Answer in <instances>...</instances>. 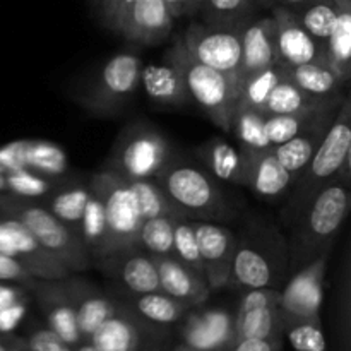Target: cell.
Returning <instances> with one entry per match:
<instances>
[{
    "label": "cell",
    "mask_w": 351,
    "mask_h": 351,
    "mask_svg": "<svg viewBox=\"0 0 351 351\" xmlns=\"http://www.w3.org/2000/svg\"><path fill=\"white\" fill-rule=\"evenodd\" d=\"M336 180H351V101L345 95L324 141L307 165L295 175L281 219L288 230L315 195Z\"/></svg>",
    "instance_id": "cell-1"
},
{
    "label": "cell",
    "mask_w": 351,
    "mask_h": 351,
    "mask_svg": "<svg viewBox=\"0 0 351 351\" xmlns=\"http://www.w3.org/2000/svg\"><path fill=\"white\" fill-rule=\"evenodd\" d=\"M350 182L336 180L322 189L293 223L288 239V274L335 247L336 235L350 211Z\"/></svg>",
    "instance_id": "cell-2"
},
{
    "label": "cell",
    "mask_w": 351,
    "mask_h": 351,
    "mask_svg": "<svg viewBox=\"0 0 351 351\" xmlns=\"http://www.w3.org/2000/svg\"><path fill=\"white\" fill-rule=\"evenodd\" d=\"M288 276V240L278 226L254 221L237 239L230 288L239 291L278 288Z\"/></svg>",
    "instance_id": "cell-3"
},
{
    "label": "cell",
    "mask_w": 351,
    "mask_h": 351,
    "mask_svg": "<svg viewBox=\"0 0 351 351\" xmlns=\"http://www.w3.org/2000/svg\"><path fill=\"white\" fill-rule=\"evenodd\" d=\"M154 180L187 219L218 223L235 215L218 180L191 161L171 156Z\"/></svg>",
    "instance_id": "cell-4"
},
{
    "label": "cell",
    "mask_w": 351,
    "mask_h": 351,
    "mask_svg": "<svg viewBox=\"0 0 351 351\" xmlns=\"http://www.w3.org/2000/svg\"><path fill=\"white\" fill-rule=\"evenodd\" d=\"M168 53L180 65L191 99L197 103L199 108L221 132L230 134L232 117L239 101V75L226 74V72H219L208 65L199 64L189 55L182 40H177Z\"/></svg>",
    "instance_id": "cell-5"
},
{
    "label": "cell",
    "mask_w": 351,
    "mask_h": 351,
    "mask_svg": "<svg viewBox=\"0 0 351 351\" xmlns=\"http://www.w3.org/2000/svg\"><path fill=\"white\" fill-rule=\"evenodd\" d=\"M171 156L170 143L156 127L134 122L120 130L103 167L125 180H149L161 173Z\"/></svg>",
    "instance_id": "cell-6"
},
{
    "label": "cell",
    "mask_w": 351,
    "mask_h": 351,
    "mask_svg": "<svg viewBox=\"0 0 351 351\" xmlns=\"http://www.w3.org/2000/svg\"><path fill=\"white\" fill-rule=\"evenodd\" d=\"M0 216L16 218L36 237L45 250L60 261L71 273H86L93 263L81 237L55 218L41 202L26 201L9 195Z\"/></svg>",
    "instance_id": "cell-7"
},
{
    "label": "cell",
    "mask_w": 351,
    "mask_h": 351,
    "mask_svg": "<svg viewBox=\"0 0 351 351\" xmlns=\"http://www.w3.org/2000/svg\"><path fill=\"white\" fill-rule=\"evenodd\" d=\"M89 184L99 194L108 223V256L136 249L143 216L130 185L110 168L101 167L89 175Z\"/></svg>",
    "instance_id": "cell-8"
},
{
    "label": "cell",
    "mask_w": 351,
    "mask_h": 351,
    "mask_svg": "<svg viewBox=\"0 0 351 351\" xmlns=\"http://www.w3.org/2000/svg\"><path fill=\"white\" fill-rule=\"evenodd\" d=\"M143 60L132 51H120L103 64L86 93L82 105L96 117H115L132 99L141 86Z\"/></svg>",
    "instance_id": "cell-9"
},
{
    "label": "cell",
    "mask_w": 351,
    "mask_h": 351,
    "mask_svg": "<svg viewBox=\"0 0 351 351\" xmlns=\"http://www.w3.org/2000/svg\"><path fill=\"white\" fill-rule=\"evenodd\" d=\"M240 26L242 24L192 23L180 40L199 64L239 75L242 58Z\"/></svg>",
    "instance_id": "cell-10"
},
{
    "label": "cell",
    "mask_w": 351,
    "mask_h": 351,
    "mask_svg": "<svg viewBox=\"0 0 351 351\" xmlns=\"http://www.w3.org/2000/svg\"><path fill=\"white\" fill-rule=\"evenodd\" d=\"M331 249H326L304 267L295 271L291 280L280 290L281 319L290 321H321L324 300V281Z\"/></svg>",
    "instance_id": "cell-11"
},
{
    "label": "cell",
    "mask_w": 351,
    "mask_h": 351,
    "mask_svg": "<svg viewBox=\"0 0 351 351\" xmlns=\"http://www.w3.org/2000/svg\"><path fill=\"white\" fill-rule=\"evenodd\" d=\"M0 252L17 261L33 278L62 280L72 274L60 261L45 250L19 219L10 216H0Z\"/></svg>",
    "instance_id": "cell-12"
},
{
    "label": "cell",
    "mask_w": 351,
    "mask_h": 351,
    "mask_svg": "<svg viewBox=\"0 0 351 351\" xmlns=\"http://www.w3.org/2000/svg\"><path fill=\"white\" fill-rule=\"evenodd\" d=\"M233 319L235 338L242 339H276L281 331L280 290L278 288H256L240 291Z\"/></svg>",
    "instance_id": "cell-13"
},
{
    "label": "cell",
    "mask_w": 351,
    "mask_h": 351,
    "mask_svg": "<svg viewBox=\"0 0 351 351\" xmlns=\"http://www.w3.org/2000/svg\"><path fill=\"white\" fill-rule=\"evenodd\" d=\"M182 345L195 351H232L235 346L233 312L221 307H191L182 317Z\"/></svg>",
    "instance_id": "cell-14"
},
{
    "label": "cell",
    "mask_w": 351,
    "mask_h": 351,
    "mask_svg": "<svg viewBox=\"0 0 351 351\" xmlns=\"http://www.w3.org/2000/svg\"><path fill=\"white\" fill-rule=\"evenodd\" d=\"M24 287L29 291V297L40 307L41 315L45 319V326L48 329H51L58 338L64 339L72 348L84 341L81 331H79L74 305L69 298L62 280L33 278Z\"/></svg>",
    "instance_id": "cell-15"
},
{
    "label": "cell",
    "mask_w": 351,
    "mask_h": 351,
    "mask_svg": "<svg viewBox=\"0 0 351 351\" xmlns=\"http://www.w3.org/2000/svg\"><path fill=\"white\" fill-rule=\"evenodd\" d=\"M195 237H197L199 254H201L204 278L211 291L228 288L232 274L233 254H235L237 237L226 226L216 221H194Z\"/></svg>",
    "instance_id": "cell-16"
},
{
    "label": "cell",
    "mask_w": 351,
    "mask_h": 351,
    "mask_svg": "<svg viewBox=\"0 0 351 351\" xmlns=\"http://www.w3.org/2000/svg\"><path fill=\"white\" fill-rule=\"evenodd\" d=\"M271 16L274 19L278 64L283 67H293L311 62H326L324 45L315 41L304 29L290 7L278 3L271 9Z\"/></svg>",
    "instance_id": "cell-17"
},
{
    "label": "cell",
    "mask_w": 351,
    "mask_h": 351,
    "mask_svg": "<svg viewBox=\"0 0 351 351\" xmlns=\"http://www.w3.org/2000/svg\"><path fill=\"white\" fill-rule=\"evenodd\" d=\"M93 267L99 269L105 276L112 278L117 287L130 293H147L160 290V278L151 254L143 249L120 250L95 261Z\"/></svg>",
    "instance_id": "cell-18"
},
{
    "label": "cell",
    "mask_w": 351,
    "mask_h": 351,
    "mask_svg": "<svg viewBox=\"0 0 351 351\" xmlns=\"http://www.w3.org/2000/svg\"><path fill=\"white\" fill-rule=\"evenodd\" d=\"M343 99V98H341ZM341 99L329 103L324 108L317 110L308 120L307 125L300 130L295 137H291L287 143L274 146L273 151L276 154L278 161L290 171L291 175H297L305 165L311 161L317 147L324 141L326 134H328L329 127H331L332 120H335L336 113H338Z\"/></svg>",
    "instance_id": "cell-19"
},
{
    "label": "cell",
    "mask_w": 351,
    "mask_h": 351,
    "mask_svg": "<svg viewBox=\"0 0 351 351\" xmlns=\"http://www.w3.org/2000/svg\"><path fill=\"white\" fill-rule=\"evenodd\" d=\"M62 283L74 305L82 339L88 341L93 332L99 328V324L115 312L117 300L95 283L79 278L75 273L62 278Z\"/></svg>",
    "instance_id": "cell-20"
},
{
    "label": "cell",
    "mask_w": 351,
    "mask_h": 351,
    "mask_svg": "<svg viewBox=\"0 0 351 351\" xmlns=\"http://www.w3.org/2000/svg\"><path fill=\"white\" fill-rule=\"evenodd\" d=\"M173 29V17L163 0H136L120 24L119 34L137 45H158Z\"/></svg>",
    "instance_id": "cell-21"
},
{
    "label": "cell",
    "mask_w": 351,
    "mask_h": 351,
    "mask_svg": "<svg viewBox=\"0 0 351 351\" xmlns=\"http://www.w3.org/2000/svg\"><path fill=\"white\" fill-rule=\"evenodd\" d=\"M160 278V290L187 307L204 305L211 297V288L204 276L185 266L175 256H153Z\"/></svg>",
    "instance_id": "cell-22"
},
{
    "label": "cell",
    "mask_w": 351,
    "mask_h": 351,
    "mask_svg": "<svg viewBox=\"0 0 351 351\" xmlns=\"http://www.w3.org/2000/svg\"><path fill=\"white\" fill-rule=\"evenodd\" d=\"M242 153L245 158L243 187L263 199H278L288 194L295 177L278 161L273 147Z\"/></svg>",
    "instance_id": "cell-23"
},
{
    "label": "cell",
    "mask_w": 351,
    "mask_h": 351,
    "mask_svg": "<svg viewBox=\"0 0 351 351\" xmlns=\"http://www.w3.org/2000/svg\"><path fill=\"white\" fill-rule=\"evenodd\" d=\"M240 43H242L240 79L278 64L274 19L271 14L266 17L254 16L252 19L245 21L240 26Z\"/></svg>",
    "instance_id": "cell-24"
},
{
    "label": "cell",
    "mask_w": 351,
    "mask_h": 351,
    "mask_svg": "<svg viewBox=\"0 0 351 351\" xmlns=\"http://www.w3.org/2000/svg\"><path fill=\"white\" fill-rule=\"evenodd\" d=\"M117 300V298H115ZM146 322L117 300V308L88 339L98 351H141Z\"/></svg>",
    "instance_id": "cell-25"
},
{
    "label": "cell",
    "mask_w": 351,
    "mask_h": 351,
    "mask_svg": "<svg viewBox=\"0 0 351 351\" xmlns=\"http://www.w3.org/2000/svg\"><path fill=\"white\" fill-rule=\"evenodd\" d=\"M89 194H91L89 177L67 173L65 177L58 178L55 187L41 201V204L69 230L81 237V221Z\"/></svg>",
    "instance_id": "cell-26"
},
{
    "label": "cell",
    "mask_w": 351,
    "mask_h": 351,
    "mask_svg": "<svg viewBox=\"0 0 351 351\" xmlns=\"http://www.w3.org/2000/svg\"><path fill=\"white\" fill-rule=\"evenodd\" d=\"M141 86L158 105L180 108L191 101L180 65L170 53H167L165 60L160 64L143 65Z\"/></svg>",
    "instance_id": "cell-27"
},
{
    "label": "cell",
    "mask_w": 351,
    "mask_h": 351,
    "mask_svg": "<svg viewBox=\"0 0 351 351\" xmlns=\"http://www.w3.org/2000/svg\"><path fill=\"white\" fill-rule=\"evenodd\" d=\"M112 297L127 305L141 321L153 326L178 324L185 312L191 308L161 290L147 291V293H130L119 287L117 295H112Z\"/></svg>",
    "instance_id": "cell-28"
},
{
    "label": "cell",
    "mask_w": 351,
    "mask_h": 351,
    "mask_svg": "<svg viewBox=\"0 0 351 351\" xmlns=\"http://www.w3.org/2000/svg\"><path fill=\"white\" fill-rule=\"evenodd\" d=\"M199 163L204 165L218 182L243 185L245 177V158L240 147H235L223 137H211L195 147Z\"/></svg>",
    "instance_id": "cell-29"
},
{
    "label": "cell",
    "mask_w": 351,
    "mask_h": 351,
    "mask_svg": "<svg viewBox=\"0 0 351 351\" xmlns=\"http://www.w3.org/2000/svg\"><path fill=\"white\" fill-rule=\"evenodd\" d=\"M285 77L304 89L308 95L321 99H335L345 96L346 84L328 62H311L293 67H283Z\"/></svg>",
    "instance_id": "cell-30"
},
{
    "label": "cell",
    "mask_w": 351,
    "mask_h": 351,
    "mask_svg": "<svg viewBox=\"0 0 351 351\" xmlns=\"http://www.w3.org/2000/svg\"><path fill=\"white\" fill-rule=\"evenodd\" d=\"M324 48L326 62L348 84L351 79V0H338V14Z\"/></svg>",
    "instance_id": "cell-31"
},
{
    "label": "cell",
    "mask_w": 351,
    "mask_h": 351,
    "mask_svg": "<svg viewBox=\"0 0 351 351\" xmlns=\"http://www.w3.org/2000/svg\"><path fill=\"white\" fill-rule=\"evenodd\" d=\"M24 168L50 178L69 173V156L57 143L43 139H23Z\"/></svg>",
    "instance_id": "cell-32"
},
{
    "label": "cell",
    "mask_w": 351,
    "mask_h": 351,
    "mask_svg": "<svg viewBox=\"0 0 351 351\" xmlns=\"http://www.w3.org/2000/svg\"><path fill=\"white\" fill-rule=\"evenodd\" d=\"M81 240L91 257V263L108 256V223H106L105 208L101 197L93 187L82 215Z\"/></svg>",
    "instance_id": "cell-33"
},
{
    "label": "cell",
    "mask_w": 351,
    "mask_h": 351,
    "mask_svg": "<svg viewBox=\"0 0 351 351\" xmlns=\"http://www.w3.org/2000/svg\"><path fill=\"white\" fill-rule=\"evenodd\" d=\"M343 98V96H341ZM321 99L315 96L308 95L304 89L298 88L297 84L290 81V79H281L271 95L267 96V101L264 105V112L266 115H287V113H302V112H314V110L322 108V106L329 105V103L336 101V99Z\"/></svg>",
    "instance_id": "cell-34"
},
{
    "label": "cell",
    "mask_w": 351,
    "mask_h": 351,
    "mask_svg": "<svg viewBox=\"0 0 351 351\" xmlns=\"http://www.w3.org/2000/svg\"><path fill=\"white\" fill-rule=\"evenodd\" d=\"M285 79L283 65L276 64L263 71L252 72L240 79L239 101L235 108H250L257 112H264V105L267 101V96L274 89L278 82Z\"/></svg>",
    "instance_id": "cell-35"
},
{
    "label": "cell",
    "mask_w": 351,
    "mask_h": 351,
    "mask_svg": "<svg viewBox=\"0 0 351 351\" xmlns=\"http://www.w3.org/2000/svg\"><path fill=\"white\" fill-rule=\"evenodd\" d=\"M180 215H160L143 219L137 247L151 256H173L175 223Z\"/></svg>",
    "instance_id": "cell-36"
},
{
    "label": "cell",
    "mask_w": 351,
    "mask_h": 351,
    "mask_svg": "<svg viewBox=\"0 0 351 351\" xmlns=\"http://www.w3.org/2000/svg\"><path fill=\"white\" fill-rule=\"evenodd\" d=\"M266 115L250 108H235L230 134L242 151H263L273 147L266 136Z\"/></svg>",
    "instance_id": "cell-37"
},
{
    "label": "cell",
    "mask_w": 351,
    "mask_h": 351,
    "mask_svg": "<svg viewBox=\"0 0 351 351\" xmlns=\"http://www.w3.org/2000/svg\"><path fill=\"white\" fill-rule=\"evenodd\" d=\"M304 26V29L319 41L326 45L336 14H338V0H311L298 9H291Z\"/></svg>",
    "instance_id": "cell-38"
},
{
    "label": "cell",
    "mask_w": 351,
    "mask_h": 351,
    "mask_svg": "<svg viewBox=\"0 0 351 351\" xmlns=\"http://www.w3.org/2000/svg\"><path fill=\"white\" fill-rule=\"evenodd\" d=\"M127 182H129L130 191H132L134 197H136L137 208H139V213L141 216H143V219L153 218V216H160V215L184 216L173 204H171V201L167 197L163 189L158 185V182L154 180V178H149V180H127Z\"/></svg>",
    "instance_id": "cell-39"
},
{
    "label": "cell",
    "mask_w": 351,
    "mask_h": 351,
    "mask_svg": "<svg viewBox=\"0 0 351 351\" xmlns=\"http://www.w3.org/2000/svg\"><path fill=\"white\" fill-rule=\"evenodd\" d=\"M197 14H202V23L243 24L256 16V2L254 0H202Z\"/></svg>",
    "instance_id": "cell-40"
},
{
    "label": "cell",
    "mask_w": 351,
    "mask_h": 351,
    "mask_svg": "<svg viewBox=\"0 0 351 351\" xmlns=\"http://www.w3.org/2000/svg\"><path fill=\"white\" fill-rule=\"evenodd\" d=\"M58 178L45 177L31 170L5 171L7 194L17 199H26V201L41 202L50 194Z\"/></svg>",
    "instance_id": "cell-41"
},
{
    "label": "cell",
    "mask_w": 351,
    "mask_h": 351,
    "mask_svg": "<svg viewBox=\"0 0 351 351\" xmlns=\"http://www.w3.org/2000/svg\"><path fill=\"white\" fill-rule=\"evenodd\" d=\"M281 331L295 351H329L321 321L281 319Z\"/></svg>",
    "instance_id": "cell-42"
},
{
    "label": "cell",
    "mask_w": 351,
    "mask_h": 351,
    "mask_svg": "<svg viewBox=\"0 0 351 351\" xmlns=\"http://www.w3.org/2000/svg\"><path fill=\"white\" fill-rule=\"evenodd\" d=\"M173 256L180 259L185 266L194 269L201 276H204L202 269L201 254H199L197 237H195L192 219L178 218L175 223V235H173Z\"/></svg>",
    "instance_id": "cell-43"
},
{
    "label": "cell",
    "mask_w": 351,
    "mask_h": 351,
    "mask_svg": "<svg viewBox=\"0 0 351 351\" xmlns=\"http://www.w3.org/2000/svg\"><path fill=\"white\" fill-rule=\"evenodd\" d=\"M328 106V105H326ZM324 108V106H322ZM321 110V108H319ZM317 112H302V113H287V115H266V136L269 139L271 146H280V144L287 143L291 137L297 136L302 129L308 123L312 115Z\"/></svg>",
    "instance_id": "cell-44"
},
{
    "label": "cell",
    "mask_w": 351,
    "mask_h": 351,
    "mask_svg": "<svg viewBox=\"0 0 351 351\" xmlns=\"http://www.w3.org/2000/svg\"><path fill=\"white\" fill-rule=\"evenodd\" d=\"M27 351H74L64 339L58 338L47 326H33L23 339Z\"/></svg>",
    "instance_id": "cell-45"
},
{
    "label": "cell",
    "mask_w": 351,
    "mask_h": 351,
    "mask_svg": "<svg viewBox=\"0 0 351 351\" xmlns=\"http://www.w3.org/2000/svg\"><path fill=\"white\" fill-rule=\"evenodd\" d=\"M27 304H29V300L17 302V304L0 311V336L12 335L19 328V324L26 317Z\"/></svg>",
    "instance_id": "cell-46"
},
{
    "label": "cell",
    "mask_w": 351,
    "mask_h": 351,
    "mask_svg": "<svg viewBox=\"0 0 351 351\" xmlns=\"http://www.w3.org/2000/svg\"><path fill=\"white\" fill-rule=\"evenodd\" d=\"M31 280H33V276L17 261L0 252V281H3V283H17L24 287Z\"/></svg>",
    "instance_id": "cell-47"
},
{
    "label": "cell",
    "mask_w": 351,
    "mask_h": 351,
    "mask_svg": "<svg viewBox=\"0 0 351 351\" xmlns=\"http://www.w3.org/2000/svg\"><path fill=\"white\" fill-rule=\"evenodd\" d=\"M29 291L23 285L3 283V281H0V311L17 304V302L29 300Z\"/></svg>",
    "instance_id": "cell-48"
},
{
    "label": "cell",
    "mask_w": 351,
    "mask_h": 351,
    "mask_svg": "<svg viewBox=\"0 0 351 351\" xmlns=\"http://www.w3.org/2000/svg\"><path fill=\"white\" fill-rule=\"evenodd\" d=\"M232 351H283V341L276 339H242L237 341Z\"/></svg>",
    "instance_id": "cell-49"
},
{
    "label": "cell",
    "mask_w": 351,
    "mask_h": 351,
    "mask_svg": "<svg viewBox=\"0 0 351 351\" xmlns=\"http://www.w3.org/2000/svg\"><path fill=\"white\" fill-rule=\"evenodd\" d=\"M167 9L170 10L171 17L177 19V17L187 16V0H163Z\"/></svg>",
    "instance_id": "cell-50"
},
{
    "label": "cell",
    "mask_w": 351,
    "mask_h": 351,
    "mask_svg": "<svg viewBox=\"0 0 351 351\" xmlns=\"http://www.w3.org/2000/svg\"><path fill=\"white\" fill-rule=\"evenodd\" d=\"M0 338H2L3 341H5L7 351H27L26 346H24L23 339L16 338V336L7 335V336H0Z\"/></svg>",
    "instance_id": "cell-51"
},
{
    "label": "cell",
    "mask_w": 351,
    "mask_h": 351,
    "mask_svg": "<svg viewBox=\"0 0 351 351\" xmlns=\"http://www.w3.org/2000/svg\"><path fill=\"white\" fill-rule=\"evenodd\" d=\"M202 5V0H187V16H194L199 12Z\"/></svg>",
    "instance_id": "cell-52"
},
{
    "label": "cell",
    "mask_w": 351,
    "mask_h": 351,
    "mask_svg": "<svg viewBox=\"0 0 351 351\" xmlns=\"http://www.w3.org/2000/svg\"><path fill=\"white\" fill-rule=\"evenodd\" d=\"M307 2H311V0H280L281 5L290 7V9H298V7L305 5Z\"/></svg>",
    "instance_id": "cell-53"
},
{
    "label": "cell",
    "mask_w": 351,
    "mask_h": 351,
    "mask_svg": "<svg viewBox=\"0 0 351 351\" xmlns=\"http://www.w3.org/2000/svg\"><path fill=\"white\" fill-rule=\"evenodd\" d=\"M74 351H98V350H96L95 346H93L91 343H89V341H82L81 345L75 346Z\"/></svg>",
    "instance_id": "cell-54"
},
{
    "label": "cell",
    "mask_w": 351,
    "mask_h": 351,
    "mask_svg": "<svg viewBox=\"0 0 351 351\" xmlns=\"http://www.w3.org/2000/svg\"><path fill=\"white\" fill-rule=\"evenodd\" d=\"M254 2H256V5L259 3V5L269 7V9H273L274 5H278V3H280V0H254Z\"/></svg>",
    "instance_id": "cell-55"
},
{
    "label": "cell",
    "mask_w": 351,
    "mask_h": 351,
    "mask_svg": "<svg viewBox=\"0 0 351 351\" xmlns=\"http://www.w3.org/2000/svg\"><path fill=\"white\" fill-rule=\"evenodd\" d=\"M0 194H7V184H5V171L0 170Z\"/></svg>",
    "instance_id": "cell-56"
},
{
    "label": "cell",
    "mask_w": 351,
    "mask_h": 351,
    "mask_svg": "<svg viewBox=\"0 0 351 351\" xmlns=\"http://www.w3.org/2000/svg\"><path fill=\"white\" fill-rule=\"evenodd\" d=\"M7 199H9V194H0V215H2L3 206H5Z\"/></svg>",
    "instance_id": "cell-57"
},
{
    "label": "cell",
    "mask_w": 351,
    "mask_h": 351,
    "mask_svg": "<svg viewBox=\"0 0 351 351\" xmlns=\"http://www.w3.org/2000/svg\"><path fill=\"white\" fill-rule=\"evenodd\" d=\"M0 351H7V345L2 338H0Z\"/></svg>",
    "instance_id": "cell-58"
},
{
    "label": "cell",
    "mask_w": 351,
    "mask_h": 351,
    "mask_svg": "<svg viewBox=\"0 0 351 351\" xmlns=\"http://www.w3.org/2000/svg\"><path fill=\"white\" fill-rule=\"evenodd\" d=\"M175 351H195V350H191V348H187V346L180 345V346H178V348H177V350H175Z\"/></svg>",
    "instance_id": "cell-59"
}]
</instances>
